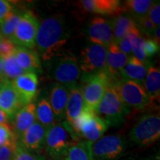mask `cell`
I'll return each mask as SVG.
<instances>
[{"label":"cell","mask_w":160,"mask_h":160,"mask_svg":"<svg viewBox=\"0 0 160 160\" xmlns=\"http://www.w3.org/2000/svg\"><path fill=\"white\" fill-rule=\"evenodd\" d=\"M14 56L17 62L25 72H41L42 65L39 53L33 50L17 46Z\"/></svg>","instance_id":"obj_20"},{"label":"cell","mask_w":160,"mask_h":160,"mask_svg":"<svg viewBox=\"0 0 160 160\" xmlns=\"http://www.w3.org/2000/svg\"><path fill=\"white\" fill-rule=\"evenodd\" d=\"M16 48L15 44L11 39L2 37L0 42V57L4 58L14 54Z\"/></svg>","instance_id":"obj_33"},{"label":"cell","mask_w":160,"mask_h":160,"mask_svg":"<svg viewBox=\"0 0 160 160\" xmlns=\"http://www.w3.org/2000/svg\"><path fill=\"white\" fill-rule=\"evenodd\" d=\"M160 137L159 113L143 115L133 126L129 133L131 141L140 147L153 145Z\"/></svg>","instance_id":"obj_7"},{"label":"cell","mask_w":160,"mask_h":160,"mask_svg":"<svg viewBox=\"0 0 160 160\" xmlns=\"http://www.w3.org/2000/svg\"><path fill=\"white\" fill-rule=\"evenodd\" d=\"M107 48L91 43L81 51L79 68L84 73H91L105 70Z\"/></svg>","instance_id":"obj_11"},{"label":"cell","mask_w":160,"mask_h":160,"mask_svg":"<svg viewBox=\"0 0 160 160\" xmlns=\"http://www.w3.org/2000/svg\"><path fill=\"white\" fill-rule=\"evenodd\" d=\"M131 160H142V159H131Z\"/></svg>","instance_id":"obj_44"},{"label":"cell","mask_w":160,"mask_h":160,"mask_svg":"<svg viewBox=\"0 0 160 160\" xmlns=\"http://www.w3.org/2000/svg\"><path fill=\"white\" fill-rule=\"evenodd\" d=\"M85 103L80 86L77 85L69 90L68 98L65 108V117L70 125L85 110Z\"/></svg>","instance_id":"obj_21"},{"label":"cell","mask_w":160,"mask_h":160,"mask_svg":"<svg viewBox=\"0 0 160 160\" xmlns=\"http://www.w3.org/2000/svg\"><path fill=\"white\" fill-rule=\"evenodd\" d=\"M142 86L151 102L159 101L160 95V71L159 68L151 65Z\"/></svg>","instance_id":"obj_23"},{"label":"cell","mask_w":160,"mask_h":160,"mask_svg":"<svg viewBox=\"0 0 160 160\" xmlns=\"http://www.w3.org/2000/svg\"><path fill=\"white\" fill-rule=\"evenodd\" d=\"M147 17L156 28L159 27L160 24V5L159 2H154L150 8Z\"/></svg>","instance_id":"obj_35"},{"label":"cell","mask_w":160,"mask_h":160,"mask_svg":"<svg viewBox=\"0 0 160 160\" xmlns=\"http://www.w3.org/2000/svg\"><path fill=\"white\" fill-rule=\"evenodd\" d=\"M2 36L1 34H0V42H1V40H2Z\"/></svg>","instance_id":"obj_43"},{"label":"cell","mask_w":160,"mask_h":160,"mask_svg":"<svg viewBox=\"0 0 160 160\" xmlns=\"http://www.w3.org/2000/svg\"><path fill=\"white\" fill-rule=\"evenodd\" d=\"M71 128L78 139L93 143L104 136L108 125L97 114L95 111L87 108L72 123Z\"/></svg>","instance_id":"obj_5"},{"label":"cell","mask_w":160,"mask_h":160,"mask_svg":"<svg viewBox=\"0 0 160 160\" xmlns=\"http://www.w3.org/2000/svg\"><path fill=\"white\" fill-rule=\"evenodd\" d=\"M78 5L83 11L97 14L117 17L123 13L118 0H82L78 2Z\"/></svg>","instance_id":"obj_15"},{"label":"cell","mask_w":160,"mask_h":160,"mask_svg":"<svg viewBox=\"0 0 160 160\" xmlns=\"http://www.w3.org/2000/svg\"><path fill=\"white\" fill-rule=\"evenodd\" d=\"M39 24L37 17L31 11L23 13L11 40L18 46L33 49Z\"/></svg>","instance_id":"obj_10"},{"label":"cell","mask_w":160,"mask_h":160,"mask_svg":"<svg viewBox=\"0 0 160 160\" xmlns=\"http://www.w3.org/2000/svg\"><path fill=\"white\" fill-rule=\"evenodd\" d=\"M17 139L13 131L8 124L0 125V146L10 142L11 140Z\"/></svg>","instance_id":"obj_34"},{"label":"cell","mask_w":160,"mask_h":160,"mask_svg":"<svg viewBox=\"0 0 160 160\" xmlns=\"http://www.w3.org/2000/svg\"><path fill=\"white\" fill-rule=\"evenodd\" d=\"M91 145L85 140L77 142L68 149L64 160H93Z\"/></svg>","instance_id":"obj_27"},{"label":"cell","mask_w":160,"mask_h":160,"mask_svg":"<svg viewBox=\"0 0 160 160\" xmlns=\"http://www.w3.org/2000/svg\"><path fill=\"white\" fill-rule=\"evenodd\" d=\"M144 51L146 57L148 59V58L153 57L159 52V45H158L151 38L146 39L144 41Z\"/></svg>","instance_id":"obj_36"},{"label":"cell","mask_w":160,"mask_h":160,"mask_svg":"<svg viewBox=\"0 0 160 160\" xmlns=\"http://www.w3.org/2000/svg\"><path fill=\"white\" fill-rule=\"evenodd\" d=\"M110 79L111 77L106 70L82 76L80 88L85 108L95 111L102 99Z\"/></svg>","instance_id":"obj_6"},{"label":"cell","mask_w":160,"mask_h":160,"mask_svg":"<svg viewBox=\"0 0 160 160\" xmlns=\"http://www.w3.org/2000/svg\"><path fill=\"white\" fill-rule=\"evenodd\" d=\"M36 118L37 121L46 129L54 125L57 122L54 113L49 100L46 97H42L36 105Z\"/></svg>","instance_id":"obj_25"},{"label":"cell","mask_w":160,"mask_h":160,"mask_svg":"<svg viewBox=\"0 0 160 160\" xmlns=\"http://www.w3.org/2000/svg\"><path fill=\"white\" fill-rule=\"evenodd\" d=\"M17 139L0 146V160H13L18 145Z\"/></svg>","instance_id":"obj_30"},{"label":"cell","mask_w":160,"mask_h":160,"mask_svg":"<svg viewBox=\"0 0 160 160\" xmlns=\"http://www.w3.org/2000/svg\"><path fill=\"white\" fill-rule=\"evenodd\" d=\"M134 21L136 22L138 28L139 29V31L141 32L145 33L146 35L148 36L149 37L152 38V35H153V31L156 28V27L153 23L151 22V21L148 18L147 16L145 17H140L139 19H135Z\"/></svg>","instance_id":"obj_31"},{"label":"cell","mask_w":160,"mask_h":160,"mask_svg":"<svg viewBox=\"0 0 160 160\" xmlns=\"http://www.w3.org/2000/svg\"><path fill=\"white\" fill-rule=\"evenodd\" d=\"M110 83L128 108L140 111L146 108L151 103L142 86L135 82L119 77L110 79Z\"/></svg>","instance_id":"obj_8"},{"label":"cell","mask_w":160,"mask_h":160,"mask_svg":"<svg viewBox=\"0 0 160 160\" xmlns=\"http://www.w3.org/2000/svg\"><path fill=\"white\" fill-rule=\"evenodd\" d=\"M8 117L2 110L0 108V125L2 124H8Z\"/></svg>","instance_id":"obj_40"},{"label":"cell","mask_w":160,"mask_h":160,"mask_svg":"<svg viewBox=\"0 0 160 160\" xmlns=\"http://www.w3.org/2000/svg\"><path fill=\"white\" fill-rule=\"evenodd\" d=\"M13 11V6L9 2L0 0V22Z\"/></svg>","instance_id":"obj_38"},{"label":"cell","mask_w":160,"mask_h":160,"mask_svg":"<svg viewBox=\"0 0 160 160\" xmlns=\"http://www.w3.org/2000/svg\"><path fill=\"white\" fill-rule=\"evenodd\" d=\"M23 13L13 10L5 19L0 22V34L2 37L11 39L14 33Z\"/></svg>","instance_id":"obj_28"},{"label":"cell","mask_w":160,"mask_h":160,"mask_svg":"<svg viewBox=\"0 0 160 160\" xmlns=\"http://www.w3.org/2000/svg\"><path fill=\"white\" fill-rule=\"evenodd\" d=\"M3 84H4V83L1 82H0V92H1L2 89V87H3Z\"/></svg>","instance_id":"obj_42"},{"label":"cell","mask_w":160,"mask_h":160,"mask_svg":"<svg viewBox=\"0 0 160 160\" xmlns=\"http://www.w3.org/2000/svg\"><path fill=\"white\" fill-rule=\"evenodd\" d=\"M153 2L151 0H128L122 4V10L133 19H137L147 16Z\"/></svg>","instance_id":"obj_26"},{"label":"cell","mask_w":160,"mask_h":160,"mask_svg":"<svg viewBox=\"0 0 160 160\" xmlns=\"http://www.w3.org/2000/svg\"><path fill=\"white\" fill-rule=\"evenodd\" d=\"M13 160H45L43 157L31 153L25 148H23L21 145L18 143L17 151H16L15 157Z\"/></svg>","instance_id":"obj_32"},{"label":"cell","mask_w":160,"mask_h":160,"mask_svg":"<svg viewBox=\"0 0 160 160\" xmlns=\"http://www.w3.org/2000/svg\"><path fill=\"white\" fill-rule=\"evenodd\" d=\"M11 84L25 105L32 102L37 97L39 80L36 73L25 72L16 78Z\"/></svg>","instance_id":"obj_13"},{"label":"cell","mask_w":160,"mask_h":160,"mask_svg":"<svg viewBox=\"0 0 160 160\" xmlns=\"http://www.w3.org/2000/svg\"><path fill=\"white\" fill-rule=\"evenodd\" d=\"M160 28L159 27H157L153 31V35H152V38L151 39L155 42L158 45H159L160 44Z\"/></svg>","instance_id":"obj_39"},{"label":"cell","mask_w":160,"mask_h":160,"mask_svg":"<svg viewBox=\"0 0 160 160\" xmlns=\"http://www.w3.org/2000/svg\"><path fill=\"white\" fill-rule=\"evenodd\" d=\"M93 160H119L126 154L127 142L118 135L103 136L91 145Z\"/></svg>","instance_id":"obj_9"},{"label":"cell","mask_w":160,"mask_h":160,"mask_svg":"<svg viewBox=\"0 0 160 160\" xmlns=\"http://www.w3.org/2000/svg\"><path fill=\"white\" fill-rule=\"evenodd\" d=\"M87 34L91 43L107 48L113 42L111 21L96 17L91 20L88 26Z\"/></svg>","instance_id":"obj_12"},{"label":"cell","mask_w":160,"mask_h":160,"mask_svg":"<svg viewBox=\"0 0 160 160\" xmlns=\"http://www.w3.org/2000/svg\"><path fill=\"white\" fill-rule=\"evenodd\" d=\"M150 64H145L133 56L128 57L127 63L120 72V76L124 79L135 82L142 85L147 75Z\"/></svg>","instance_id":"obj_22"},{"label":"cell","mask_w":160,"mask_h":160,"mask_svg":"<svg viewBox=\"0 0 160 160\" xmlns=\"http://www.w3.org/2000/svg\"><path fill=\"white\" fill-rule=\"evenodd\" d=\"M3 77L5 82H12L16 78L25 73L17 62L14 54L2 58Z\"/></svg>","instance_id":"obj_29"},{"label":"cell","mask_w":160,"mask_h":160,"mask_svg":"<svg viewBox=\"0 0 160 160\" xmlns=\"http://www.w3.org/2000/svg\"><path fill=\"white\" fill-rule=\"evenodd\" d=\"M69 89L58 83L52 84L50 89L49 102L57 120L65 117V108L67 105Z\"/></svg>","instance_id":"obj_19"},{"label":"cell","mask_w":160,"mask_h":160,"mask_svg":"<svg viewBox=\"0 0 160 160\" xmlns=\"http://www.w3.org/2000/svg\"><path fill=\"white\" fill-rule=\"evenodd\" d=\"M111 23L115 43L125 37L132 29L137 27L134 19L127 13L117 16L111 20Z\"/></svg>","instance_id":"obj_24"},{"label":"cell","mask_w":160,"mask_h":160,"mask_svg":"<svg viewBox=\"0 0 160 160\" xmlns=\"http://www.w3.org/2000/svg\"><path fill=\"white\" fill-rule=\"evenodd\" d=\"M117 47L119 48L120 51L122 52L128 57L132 56V44L131 37L128 34H127L125 37L118 41L117 43Z\"/></svg>","instance_id":"obj_37"},{"label":"cell","mask_w":160,"mask_h":160,"mask_svg":"<svg viewBox=\"0 0 160 160\" xmlns=\"http://www.w3.org/2000/svg\"><path fill=\"white\" fill-rule=\"evenodd\" d=\"M128 57L120 51L115 42H112L108 46L105 70L111 77V79H116L121 77L120 72L127 63Z\"/></svg>","instance_id":"obj_17"},{"label":"cell","mask_w":160,"mask_h":160,"mask_svg":"<svg viewBox=\"0 0 160 160\" xmlns=\"http://www.w3.org/2000/svg\"><path fill=\"white\" fill-rule=\"evenodd\" d=\"M51 75L56 83L68 88L78 85L81 70L77 58L71 52L62 51L51 60Z\"/></svg>","instance_id":"obj_3"},{"label":"cell","mask_w":160,"mask_h":160,"mask_svg":"<svg viewBox=\"0 0 160 160\" xmlns=\"http://www.w3.org/2000/svg\"><path fill=\"white\" fill-rule=\"evenodd\" d=\"M47 129L37 121L26 131L18 142L23 148L31 153H38L45 145V139Z\"/></svg>","instance_id":"obj_14"},{"label":"cell","mask_w":160,"mask_h":160,"mask_svg":"<svg viewBox=\"0 0 160 160\" xmlns=\"http://www.w3.org/2000/svg\"><path fill=\"white\" fill-rule=\"evenodd\" d=\"M95 112L108 125L112 127L122 125L126 117L128 115V108L122 101L110 81L102 99L97 105Z\"/></svg>","instance_id":"obj_4"},{"label":"cell","mask_w":160,"mask_h":160,"mask_svg":"<svg viewBox=\"0 0 160 160\" xmlns=\"http://www.w3.org/2000/svg\"><path fill=\"white\" fill-rule=\"evenodd\" d=\"M68 39V31L65 19L61 15H53L39 24L36 47L44 61L49 62L62 51Z\"/></svg>","instance_id":"obj_1"},{"label":"cell","mask_w":160,"mask_h":160,"mask_svg":"<svg viewBox=\"0 0 160 160\" xmlns=\"http://www.w3.org/2000/svg\"><path fill=\"white\" fill-rule=\"evenodd\" d=\"M79 141L81 140L65 121L56 123L47 129L44 147L53 160H64L68 149Z\"/></svg>","instance_id":"obj_2"},{"label":"cell","mask_w":160,"mask_h":160,"mask_svg":"<svg viewBox=\"0 0 160 160\" xmlns=\"http://www.w3.org/2000/svg\"><path fill=\"white\" fill-rule=\"evenodd\" d=\"M13 132L17 139L37 121L36 118V104L31 102L24 105L13 117Z\"/></svg>","instance_id":"obj_18"},{"label":"cell","mask_w":160,"mask_h":160,"mask_svg":"<svg viewBox=\"0 0 160 160\" xmlns=\"http://www.w3.org/2000/svg\"><path fill=\"white\" fill-rule=\"evenodd\" d=\"M24 105L23 102L12 86L11 82H6L4 83L0 92V108L5 112L8 119H13Z\"/></svg>","instance_id":"obj_16"},{"label":"cell","mask_w":160,"mask_h":160,"mask_svg":"<svg viewBox=\"0 0 160 160\" xmlns=\"http://www.w3.org/2000/svg\"><path fill=\"white\" fill-rule=\"evenodd\" d=\"M0 82L2 83H5V80H4L3 77V62L2 58L0 57Z\"/></svg>","instance_id":"obj_41"}]
</instances>
